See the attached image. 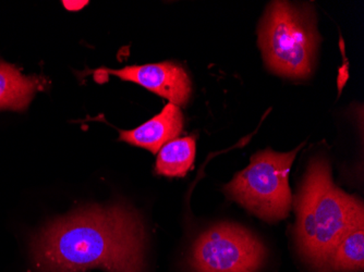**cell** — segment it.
I'll use <instances>...</instances> for the list:
<instances>
[{
    "label": "cell",
    "instance_id": "6da1fadb",
    "mask_svg": "<svg viewBox=\"0 0 364 272\" xmlns=\"http://www.w3.org/2000/svg\"><path fill=\"white\" fill-rule=\"evenodd\" d=\"M145 231L126 205L92 206L47 224L31 242L36 272H143Z\"/></svg>",
    "mask_w": 364,
    "mask_h": 272
},
{
    "label": "cell",
    "instance_id": "7a4b0ae2",
    "mask_svg": "<svg viewBox=\"0 0 364 272\" xmlns=\"http://www.w3.org/2000/svg\"><path fill=\"white\" fill-rule=\"evenodd\" d=\"M296 244L304 259L318 272H331L329 259L351 229L364 224L363 204L335 185L324 157L309 163L296 198Z\"/></svg>",
    "mask_w": 364,
    "mask_h": 272
},
{
    "label": "cell",
    "instance_id": "3957f363",
    "mask_svg": "<svg viewBox=\"0 0 364 272\" xmlns=\"http://www.w3.org/2000/svg\"><path fill=\"white\" fill-rule=\"evenodd\" d=\"M318 36L312 12L288 1H273L259 30V44L272 72L290 79L312 73Z\"/></svg>",
    "mask_w": 364,
    "mask_h": 272
},
{
    "label": "cell",
    "instance_id": "277c9868",
    "mask_svg": "<svg viewBox=\"0 0 364 272\" xmlns=\"http://www.w3.org/2000/svg\"><path fill=\"white\" fill-rule=\"evenodd\" d=\"M301 147L289 153L272 149L257 153L250 165L225 186L227 197L269 224L287 218L292 205L288 178Z\"/></svg>",
    "mask_w": 364,
    "mask_h": 272
},
{
    "label": "cell",
    "instance_id": "5b68a950",
    "mask_svg": "<svg viewBox=\"0 0 364 272\" xmlns=\"http://www.w3.org/2000/svg\"><path fill=\"white\" fill-rule=\"evenodd\" d=\"M265 255L264 245L250 231L224 222L200 235L190 265L194 272H255Z\"/></svg>",
    "mask_w": 364,
    "mask_h": 272
},
{
    "label": "cell",
    "instance_id": "8992f818",
    "mask_svg": "<svg viewBox=\"0 0 364 272\" xmlns=\"http://www.w3.org/2000/svg\"><path fill=\"white\" fill-rule=\"evenodd\" d=\"M108 75L134 82L149 91L166 98L173 105L183 106L191 95V81L181 65L173 62L129 65L120 70L103 69Z\"/></svg>",
    "mask_w": 364,
    "mask_h": 272
},
{
    "label": "cell",
    "instance_id": "52a82bcc",
    "mask_svg": "<svg viewBox=\"0 0 364 272\" xmlns=\"http://www.w3.org/2000/svg\"><path fill=\"white\" fill-rule=\"evenodd\" d=\"M183 129V116L177 105L167 104L161 114L139 128L122 131L120 140L157 154L161 147L175 140Z\"/></svg>",
    "mask_w": 364,
    "mask_h": 272
},
{
    "label": "cell",
    "instance_id": "ba28073f",
    "mask_svg": "<svg viewBox=\"0 0 364 272\" xmlns=\"http://www.w3.org/2000/svg\"><path fill=\"white\" fill-rule=\"evenodd\" d=\"M41 83L38 77H26L14 65L0 61V109H26Z\"/></svg>",
    "mask_w": 364,
    "mask_h": 272
},
{
    "label": "cell",
    "instance_id": "9c48e42d",
    "mask_svg": "<svg viewBox=\"0 0 364 272\" xmlns=\"http://www.w3.org/2000/svg\"><path fill=\"white\" fill-rule=\"evenodd\" d=\"M196 138H175L161 147L156 161V173L168 178H183L196 159Z\"/></svg>",
    "mask_w": 364,
    "mask_h": 272
},
{
    "label": "cell",
    "instance_id": "30bf717a",
    "mask_svg": "<svg viewBox=\"0 0 364 272\" xmlns=\"http://www.w3.org/2000/svg\"><path fill=\"white\" fill-rule=\"evenodd\" d=\"M364 267V224L351 229L339 241L329 259V270L360 272Z\"/></svg>",
    "mask_w": 364,
    "mask_h": 272
},
{
    "label": "cell",
    "instance_id": "8fae6325",
    "mask_svg": "<svg viewBox=\"0 0 364 272\" xmlns=\"http://www.w3.org/2000/svg\"><path fill=\"white\" fill-rule=\"evenodd\" d=\"M63 6L65 9L70 10V11H77V10L82 9L89 4V1H63Z\"/></svg>",
    "mask_w": 364,
    "mask_h": 272
}]
</instances>
